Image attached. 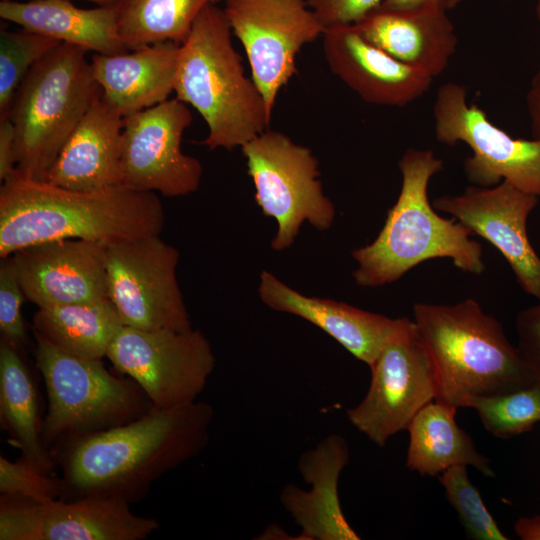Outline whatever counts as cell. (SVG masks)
<instances>
[{"mask_svg": "<svg viewBox=\"0 0 540 540\" xmlns=\"http://www.w3.org/2000/svg\"><path fill=\"white\" fill-rule=\"evenodd\" d=\"M213 417V407L198 400L153 407L126 424L61 442L50 452L62 469L65 496L140 500L155 481L205 448Z\"/></svg>", "mask_w": 540, "mask_h": 540, "instance_id": "6da1fadb", "label": "cell"}, {"mask_svg": "<svg viewBox=\"0 0 540 540\" xmlns=\"http://www.w3.org/2000/svg\"><path fill=\"white\" fill-rule=\"evenodd\" d=\"M163 205L153 192L124 185L71 190L21 175L0 189V257L40 243L80 239L111 245L159 235Z\"/></svg>", "mask_w": 540, "mask_h": 540, "instance_id": "7a4b0ae2", "label": "cell"}, {"mask_svg": "<svg viewBox=\"0 0 540 540\" xmlns=\"http://www.w3.org/2000/svg\"><path fill=\"white\" fill-rule=\"evenodd\" d=\"M412 321L432 366L435 401L458 409L475 397L537 383L503 325L472 298L415 303Z\"/></svg>", "mask_w": 540, "mask_h": 540, "instance_id": "3957f363", "label": "cell"}, {"mask_svg": "<svg viewBox=\"0 0 540 540\" xmlns=\"http://www.w3.org/2000/svg\"><path fill=\"white\" fill-rule=\"evenodd\" d=\"M398 166L402 185L375 240L352 252L358 286L379 287L399 280L422 262L449 258L463 272H484L483 249L472 231L455 218L440 216L428 198L431 178L443 161L430 149H407Z\"/></svg>", "mask_w": 540, "mask_h": 540, "instance_id": "277c9868", "label": "cell"}, {"mask_svg": "<svg viewBox=\"0 0 540 540\" xmlns=\"http://www.w3.org/2000/svg\"><path fill=\"white\" fill-rule=\"evenodd\" d=\"M223 8L207 6L180 45L176 98L195 108L208 127L209 150L242 147L268 129L272 111L244 73Z\"/></svg>", "mask_w": 540, "mask_h": 540, "instance_id": "5b68a950", "label": "cell"}, {"mask_svg": "<svg viewBox=\"0 0 540 540\" xmlns=\"http://www.w3.org/2000/svg\"><path fill=\"white\" fill-rule=\"evenodd\" d=\"M87 53L61 42L29 70L16 90L6 116L15 129L16 170L21 175L45 180L74 129L101 96Z\"/></svg>", "mask_w": 540, "mask_h": 540, "instance_id": "8992f818", "label": "cell"}, {"mask_svg": "<svg viewBox=\"0 0 540 540\" xmlns=\"http://www.w3.org/2000/svg\"><path fill=\"white\" fill-rule=\"evenodd\" d=\"M34 338L48 398L41 437L49 451L66 440L126 424L153 408L134 380L111 373L102 360L66 353L35 333Z\"/></svg>", "mask_w": 540, "mask_h": 540, "instance_id": "52a82bcc", "label": "cell"}, {"mask_svg": "<svg viewBox=\"0 0 540 540\" xmlns=\"http://www.w3.org/2000/svg\"><path fill=\"white\" fill-rule=\"evenodd\" d=\"M241 150L255 200L262 213L277 223L271 242L274 250L289 248L305 221L320 231L331 227L335 207L323 192L319 162L308 147L267 129Z\"/></svg>", "mask_w": 540, "mask_h": 540, "instance_id": "ba28073f", "label": "cell"}, {"mask_svg": "<svg viewBox=\"0 0 540 540\" xmlns=\"http://www.w3.org/2000/svg\"><path fill=\"white\" fill-rule=\"evenodd\" d=\"M106 357L157 409L196 401L216 363L210 342L193 328L143 330L123 325Z\"/></svg>", "mask_w": 540, "mask_h": 540, "instance_id": "9c48e42d", "label": "cell"}, {"mask_svg": "<svg viewBox=\"0 0 540 540\" xmlns=\"http://www.w3.org/2000/svg\"><path fill=\"white\" fill-rule=\"evenodd\" d=\"M435 137L450 146L465 143L472 155L463 162L467 180L480 187L502 181L540 197V138H514L467 102L466 88L455 82L439 87L433 105Z\"/></svg>", "mask_w": 540, "mask_h": 540, "instance_id": "30bf717a", "label": "cell"}, {"mask_svg": "<svg viewBox=\"0 0 540 540\" xmlns=\"http://www.w3.org/2000/svg\"><path fill=\"white\" fill-rule=\"evenodd\" d=\"M179 251L159 235L106 246L109 300L123 325L143 330L192 328L176 278Z\"/></svg>", "mask_w": 540, "mask_h": 540, "instance_id": "8fae6325", "label": "cell"}, {"mask_svg": "<svg viewBox=\"0 0 540 540\" xmlns=\"http://www.w3.org/2000/svg\"><path fill=\"white\" fill-rule=\"evenodd\" d=\"M369 368L368 391L346 415L359 432L384 447L393 435L407 430L415 415L436 398L432 366L412 319L402 318Z\"/></svg>", "mask_w": 540, "mask_h": 540, "instance_id": "7c38bea8", "label": "cell"}, {"mask_svg": "<svg viewBox=\"0 0 540 540\" xmlns=\"http://www.w3.org/2000/svg\"><path fill=\"white\" fill-rule=\"evenodd\" d=\"M223 10L244 48L251 78L272 111L296 72L298 53L322 37L325 27L307 0H224Z\"/></svg>", "mask_w": 540, "mask_h": 540, "instance_id": "4fadbf2b", "label": "cell"}, {"mask_svg": "<svg viewBox=\"0 0 540 540\" xmlns=\"http://www.w3.org/2000/svg\"><path fill=\"white\" fill-rule=\"evenodd\" d=\"M191 123L190 109L176 97L123 117L122 185L166 197L197 191L202 165L181 149Z\"/></svg>", "mask_w": 540, "mask_h": 540, "instance_id": "5bb4252c", "label": "cell"}, {"mask_svg": "<svg viewBox=\"0 0 540 540\" xmlns=\"http://www.w3.org/2000/svg\"><path fill=\"white\" fill-rule=\"evenodd\" d=\"M159 528L130 503L100 496L45 503L0 498V540H143Z\"/></svg>", "mask_w": 540, "mask_h": 540, "instance_id": "9a60e30c", "label": "cell"}, {"mask_svg": "<svg viewBox=\"0 0 540 540\" xmlns=\"http://www.w3.org/2000/svg\"><path fill=\"white\" fill-rule=\"evenodd\" d=\"M538 202V196L502 181L492 187L468 186L462 194L435 198L432 205L491 243L521 289L540 300V257L527 234L528 217Z\"/></svg>", "mask_w": 540, "mask_h": 540, "instance_id": "2e32d148", "label": "cell"}, {"mask_svg": "<svg viewBox=\"0 0 540 540\" xmlns=\"http://www.w3.org/2000/svg\"><path fill=\"white\" fill-rule=\"evenodd\" d=\"M99 242L67 239L36 244L11 255L27 300L38 308L109 299Z\"/></svg>", "mask_w": 540, "mask_h": 540, "instance_id": "e0dca14e", "label": "cell"}, {"mask_svg": "<svg viewBox=\"0 0 540 540\" xmlns=\"http://www.w3.org/2000/svg\"><path fill=\"white\" fill-rule=\"evenodd\" d=\"M322 49L331 72L371 104L406 106L434 80L370 43L354 24L326 28Z\"/></svg>", "mask_w": 540, "mask_h": 540, "instance_id": "ac0fdd59", "label": "cell"}, {"mask_svg": "<svg viewBox=\"0 0 540 540\" xmlns=\"http://www.w3.org/2000/svg\"><path fill=\"white\" fill-rule=\"evenodd\" d=\"M349 457L346 440L337 434L300 456L299 472L311 488L306 491L290 484L280 494L281 505L301 528L298 539H360L343 514L338 493L339 477Z\"/></svg>", "mask_w": 540, "mask_h": 540, "instance_id": "d6986e66", "label": "cell"}, {"mask_svg": "<svg viewBox=\"0 0 540 540\" xmlns=\"http://www.w3.org/2000/svg\"><path fill=\"white\" fill-rule=\"evenodd\" d=\"M258 292L268 307L314 324L369 367L403 318H390L344 302L305 296L268 271L260 275Z\"/></svg>", "mask_w": 540, "mask_h": 540, "instance_id": "ffe728a7", "label": "cell"}, {"mask_svg": "<svg viewBox=\"0 0 540 540\" xmlns=\"http://www.w3.org/2000/svg\"><path fill=\"white\" fill-rule=\"evenodd\" d=\"M446 11L379 6L354 25L376 47L435 78L447 68L458 45Z\"/></svg>", "mask_w": 540, "mask_h": 540, "instance_id": "44dd1931", "label": "cell"}, {"mask_svg": "<svg viewBox=\"0 0 540 540\" xmlns=\"http://www.w3.org/2000/svg\"><path fill=\"white\" fill-rule=\"evenodd\" d=\"M180 43L157 42L90 60L102 100L122 118L157 105L174 92Z\"/></svg>", "mask_w": 540, "mask_h": 540, "instance_id": "7402d4cb", "label": "cell"}, {"mask_svg": "<svg viewBox=\"0 0 540 540\" xmlns=\"http://www.w3.org/2000/svg\"><path fill=\"white\" fill-rule=\"evenodd\" d=\"M122 127L123 118L101 96L97 98L66 141L44 181L83 191L122 185Z\"/></svg>", "mask_w": 540, "mask_h": 540, "instance_id": "603a6c76", "label": "cell"}, {"mask_svg": "<svg viewBox=\"0 0 540 540\" xmlns=\"http://www.w3.org/2000/svg\"><path fill=\"white\" fill-rule=\"evenodd\" d=\"M0 17L88 52L114 55L129 51L117 36L113 5L83 9L69 0H2Z\"/></svg>", "mask_w": 540, "mask_h": 540, "instance_id": "cb8c5ba5", "label": "cell"}, {"mask_svg": "<svg viewBox=\"0 0 540 540\" xmlns=\"http://www.w3.org/2000/svg\"><path fill=\"white\" fill-rule=\"evenodd\" d=\"M456 412V408L434 400L415 415L407 428V468L421 476H438L452 466L466 465L494 477L489 458L457 424Z\"/></svg>", "mask_w": 540, "mask_h": 540, "instance_id": "d4e9b609", "label": "cell"}, {"mask_svg": "<svg viewBox=\"0 0 540 540\" xmlns=\"http://www.w3.org/2000/svg\"><path fill=\"white\" fill-rule=\"evenodd\" d=\"M37 391L20 351L1 339L0 342V418L21 460L52 473L55 464L41 437Z\"/></svg>", "mask_w": 540, "mask_h": 540, "instance_id": "484cf974", "label": "cell"}, {"mask_svg": "<svg viewBox=\"0 0 540 540\" xmlns=\"http://www.w3.org/2000/svg\"><path fill=\"white\" fill-rule=\"evenodd\" d=\"M123 322L109 300L38 308L33 333L54 347L86 359L102 360Z\"/></svg>", "mask_w": 540, "mask_h": 540, "instance_id": "4316f807", "label": "cell"}, {"mask_svg": "<svg viewBox=\"0 0 540 540\" xmlns=\"http://www.w3.org/2000/svg\"><path fill=\"white\" fill-rule=\"evenodd\" d=\"M224 0H116V33L130 51L157 42L183 43L196 18Z\"/></svg>", "mask_w": 540, "mask_h": 540, "instance_id": "83f0119b", "label": "cell"}, {"mask_svg": "<svg viewBox=\"0 0 540 540\" xmlns=\"http://www.w3.org/2000/svg\"><path fill=\"white\" fill-rule=\"evenodd\" d=\"M466 408L474 409L484 428L498 438L530 431L540 421V383L503 394L475 397Z\"/></svg>", "mask_w": 540, "mask_h": 540, "instance_id": "f1b7e54d", "label": "cell"}, {"mask_svg": "<svg viewBox=\"0 0 540 540\" xmlns=\"http://www.w3.org/2000/svg\"><path fill=\"white\" fill-rule=\"evenodd\" d=\"M60 41L21 28L0 31V118L9 111L12 99L29 70Z\"/></svg>", "mask_w": 540, "mask_h": 540, "instance_id": "f546056e", "label": "cell"}, {"mask_svg": "<svg viewBox=\"0 0 540 540\" xmlns=\"http://www.w3.org/2000/svg\"><path fill=\"white\" fill-rule=\"evenodd\" d=\"M445 498L457 512L470 539L507 540L468 477L466 465L452 466L438 475Z\"/></svg>", "mask_w": 540, "mask_h": 540, "instance_id": "4dcf8cb0", "label": "cell"}, {"mask_svg": "<svg viewBox=\"0 0 540 540\" xmlns=\"http://www.w3.org/2000/svg\"><path fill=\"white\" fill-rule=\"evenodd\" d=\"M62 478L43 472L23 460L9 461L0 456V498L45 503L65 496Z\"/></svg>", "mask_w": 540, "mask_h": 540, "instance_id": "1f68e13d", "label": "cell"}, {"mask_svg": "<svg viewBox=\"0 0 540 540\" xmlns=\"http://www.w3.org/2000/svg\"><path fill=\"white\" fill-rule=\"evenodd\" d=\"M25 299L12 257L2 258L0 263L1 339L19 351L26 346L28 338L22 315Z\"/></svg>", "mask_w": 540, "mask_h": 540, "instance_id": "d6a6232c", "label": "cell"}, {"mask_svg": "<svg viewBox=\"0 0 540 540\" xmlns=\"http://www.w3.org/2000/svg\"><path fill=\"white\" fill-rule=\"evenodd\" d=\"M383 0H307L309 7L326 28L360 22Z\"/></svg>", "mask_w": 540, "mask_h": 540, "instance_id": "836d02e7", "label": "cell"}, {"mask_svg": "<svg viewBox=\"0 0 540 540\" xmlns=\"http://www.w3.org/2000/svg\"><path fill=\"white\" fill-rule=\"evenodd\" d=\"M517 348L540 383V300L518 312L515 320Z\"/></svg>", "mask_w": 540, "mask_h": 540, "instance_id": "e575fe53", "label": "cell"}, {"mask_svg": "<svg viewBox=\"0 0 540 540\" xmlns=\"http://www.w3.org/2000/svg\"><path fill=\"white\" fill-rule=\"evenodd\" d=\"M15 129L6 116L0 118V179L3 182L16 171Z\"/></svg>", "mask_w": 540, "mask_h": 540, "instance_id": "d590c367", "label": "cell"}, {"mask_svg": "<svg viewBox=\"0 0 540 540\" xmlns=\"http://www.w3.org/2000/svg\"><path fill=\"white\" fill-rule=\"evenodd\" d=\"M526 109L533 138H540V53L537 69L526 93Z\"/></svg>", "mask_w": 540, "mask_h": 540, "instance_id": "8d00e7d4", "label": "cell"}, {"mask_svg": "<svg viewBox=\"0 0 540 540\" xmlns=\"http://www.w3.org/2000/svg\"><path fill=\"white\" fill-rule=\"evenodd\" d=\"M450 0H383L380 7L385 9L436 8L448 10Z\"/></svg>", "mask_w": 540, "mask_h": 540, "instance_id": "74e56055", "label": "cell"}, {"mask_svg": "<svg viewBox=\"0 0 540 540\" xmlns=\"http://www.w3.org/2000/svg\"><path fill=\"white\" fill-rule=\"evenodd\" d=\"M514 529L523 540H540V515L519 518Z\"/></svg>", "mask_w": 540, "mask_h": 540, "instance_id": "f35d334b", "label": "cell"}, {"mask_svg": "<svg viewBox=\"0 0 540 540\" xmlns=\"http://www.w3.org/2000/svg\"><path fill=\"white\" fill-rule=\"evenodd\" d=\"M463 0H450L448 9L454 8L459 3H461ZM536 15L538 18V21L540 23V0H536Z\"/></svg>", "mask_w": 540, "mask_h": 540, "instance_id": "ab89813d", "label": "cell"}, {"mask_svg": "<svg viewBox=\"0 0 540 540\" xmlns=\"http://www.w3.org/2000/svg\"><path fill=\"white\" fill-rule=\"evenodd\" d=\"M89 2H93L97 4L98 6H112L116 0H85Z\"/></svg>", "mask_w": 540, "mask_h": 540, "instance_id": "60d3db41", "label": "cell"}]
</instances>
